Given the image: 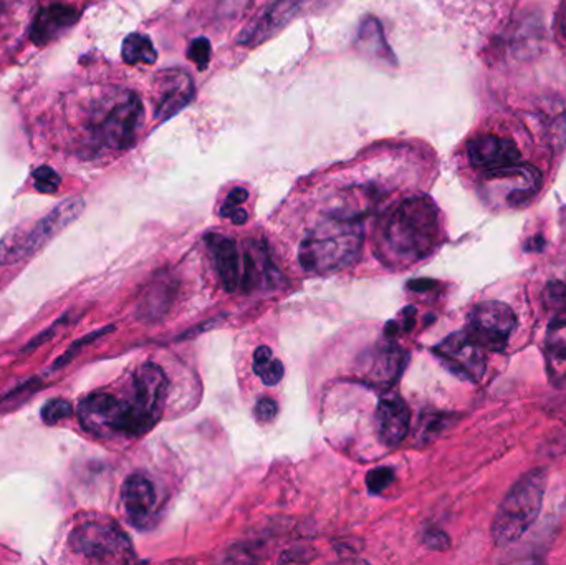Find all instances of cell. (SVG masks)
Wrapping results in <instances>:
<instances>
[{
    "instance_id": "obj_1",
    "label": "cell",
    "mask_w": 566,
    "mask_h": 565,
    "mask_svg": "<svg viewBox=\"0 0 566 565\" xmlns=\"http://www.w3.org/2000/svg\"><path fill=\"white\" fill-rule=\"evenodd\" d=\"M441 236L439 212L426 196L402 201L382 222L376 252L389 268H409L428 258Z\"/></svg>"
},
{
    "instance_id": "obj_2",
    "label": "cell",
    "mask_w": 566,
    "mask_h": 565,
    "mask_svg": "<svg viewBox=\"0 0 566 565\" xmlns=\"http://www.w3.org/2000/svg\"><path fill=\"white\" fill-rule=\"evenodd\" d=\"M363 239L365 231L358 219H325L300 244V264L310 274L343 271L359 258Z\"/></svg>"
},
{
    "instance_id": "obj_3",
    "label": "cell",
    "mask_w": 566,
    "mask_h": 565,
    "mask_svg": "<svg viewBox=\"0 0 566 565\" xmlns=\"http://www.w3.org/2000/svg\"><path fill=\"white\" fill-rule=\"evenodd\" d=\"M545 490H547L545 470L531 471L514 484L502 501L492 524V537L497 546L514 544L531 530L541 514Z\"/></svg>"
},
{
    "instance_id": "obj_4",
    "label": "cell",
    "mask_w": 566,
    "mask_h": 565,
    "mask_svg": "<svg viewBox=\"0 0 566 565\" xmlns=\"http://www.w3.org/2000/svg\"><path fill=\"white\" fill-rule=\"evenodd\" d=\"M82 199H66L62 205L56 206L49 216L40 219L33 228L25 229V231L15 229V231L9 232L0 241V264H15V262L35 254L53 236L72 224L82 215Z\"/></svg>"
},
{
    "instance_id": "obj_5",
    "label": "cell",
    "mask_w": 566,
    "mask_h": 565,
    "mask_svg": "<svg viewBox=\"0 0 566 565\" xmlns=\"http://www.w3.org/2000/svg\"><path fill=\"white\" fill-rule=\"evenodd\" d=\"M168 380L165 372L155 364H145L136 370L132 380V397L126 398L129 408V435H143L151 430L163 415Z\"/></svg>"
},
{
    "instance_id": "obj_6",
    "label": "cell",
    "mask_w": 566,
    "mask_h": 565,
    "mask_svg": "<svg viewBox=\"0 0 566 565\" xmlns=\"http://www.w3.org/2000/svg\"><path fill=\"white\" fill-rule=\"evenodd\" d=\"M484 175L489 198L502 208H517L534 198L542 188L541 171L522 163L492 169Z\"/></svg>"
},
{
    "instance_id": "obj_7",
    "label": "cell",
    "mask_w": 566,
    "mask_h": 565,
    "mask_svg": "<svg viewBox=\"0 0 566 565\" xmlns=\"http://www.w3.org/2000/svg\"><path fill=\"white\" fill-rule=\"evenodd\" d=\"M517 318L504 302L485 301L469 315L468 334L485 350L502 352L507 347Z\"/></svg>"
},
{
    "instance_id": "obj_8",
    "label": "cell",
    "mask_w": 566,
    "mask_h": 565,
    "mask_svg": "<svg viewBox=\"0 0 566 565\" xmlns=\"http://www.w3.org/2000/svg\"><path fill=\"white\" fill-rule=\"evenodd\" d=\"M80 421L85 430L102 437L128 435L129 411L125 398L106 391L88 395L80 405Z\"/></svg>"
},
{
    "instance_id": "obj_9",
    "label": "cell",
    "mask_w": 566,
    "mask_h": 565,
    "mask_svg": "<svg viewBox=\"0 0 566 565\" xmlns=\"http://www.w3.org/2000/svg\"><path fill=\"white\" fill-rule=\"evenodd\" d=\"M70 546L92 559H109V557L132 554L126 534L113 523H85L80 524L70 534Z\"/></svg>"
},
{
    "instance_id": "obj_10",
    "label": "cell",
    "mask_w": 566,
    "mask_h": 565,
    "mask_svg": "<svg viewBox=\"0 0 566 565\" xmlns=\"http://www.w3.org/2000/svg\"><path fill=\"white\" fill-rule=\"evenodd\" d=\"M434 354L452 374L464 380L479 381L484 377L485 367H488L485 348L468 332L449 335L434 348Z\"/></svg>"
},
{
    "instance_id": "obj_11",
    "label": "cell",
    "mask_w": 566,
    "mask_h": 565,
    "mask_svg": "<svg viewBox=\"0 0 566 565\" xmlns=\"http://www.w3.org/2000/svg\"><path fill=\"white\" fill-rule=\"evenodd\" d=\"M145 109L138 96L129 95L115 106L102 125V138L113 149H128L135 145Z\"/></svg>"
},
{
    "instance_id": "obj_12",
    "label": "cell",
    "mask_w": 566,
    "mask_h": 565,
    "mask_svg": "<svg viewBox=\"0 0 566 565\" xmlns=\"http://www.w3.org/2000/svg\"><path fill=\"white\" fill-rule=\"evenodd\" d=\"M469 159L482 171L505 168L521 163V151L511 138L497 135H481L469 143Z\"/></svg>"
},
{
    "instance_id": "obj_13",
    "label": "cell",
    "mask_w": 566,
    "mask_h": 565,
    "mask_svg": "<svg viewBox=\"0 0 566 565\" xmlns=\"http://www.w3.org/2000/svg\"><path fill=\"white\" fill-rule=\"evenodd\" d=\"M375 417L379 440L386 447H396L408 437L411 414L406 401L398 395H386L381 398Z\"/></svg>"
},
{
    "instance_id": "obj_14",
    "label": "cell",
    "mask_w": 566,
    "mask_h": 565,
    "mask_svg": "<svg viewBox=\"0 0 566 565\" xmlns=\"http://www.w3.org/2000/svg\"><path fill=\"white\" fill-rule=\"evenodd\" d=\"M123 504L133 526H148L151 524L156 504H158L155 484L145 474H132L126 478L123 484Z\"/></svg>"
},
{
    "instance_id": "obj_15",
    "label": "cell",
    "mask_w": 566,
    "mask_h": 565,
    "mask_svg": "<svg viewBox=\"0 0 566 565\" xmlns=\"http://www.w3.org/2000/svg\"><path fill=\"white\" fill-rule=\"evenodd\" d=\"M206 241H208L209 251L214 259L222 284L228 291L234 292L242 281L241 255H239L238 245L232 239L222 234H209Z\"/></svg>"
},
{
    "instance_id": "obj_16",
    "label": "cell",
    "mask_w": 566,
    "mask_h": 565,
    "mask_svg": "<svg viewBox=\"0 0 566 565\" xmlns=\"http://www.w3.org/2000/svg\"><path fill=\"white\" fill-rule=\"evenodd\" d=\"M305 0H274L262 13L259 22H255L251 29L245 33L242 43H261L262 40L268 39L269 35L275 30L282 29L290 19L295 17V13L302 9Z\"/></svg>"
},
{
    "instance_id": "obj_17",
    "label": "cell",
    "mask_w": 566,
    "mask_h": 565,
    "mask_svg": "<svg viewBox=\"0 0 566 565\" xmlns=\"http://www.w3.org/2000/svg\"><path fill=\"white\" fill-rule=\"evenodd\" d=\"M78 19V13L72 7L52 6L43 9L35 17L32 25V40L36 45H45L59 36L63 30L72 27Z\"/></svg>"
},
{
    "instance_id": "obj_18",
    "label": "cell",
    "mask_w": 566,
    "mask_h": 565,
    "mask_svg": "<svg viewBox=\"0 0 566 565\" xmlns=\"http://www.w3.org/2000/svg\"><path fill=\"white\" fill-rule=\"evenodd\" d=\"M405 352L389 344L379 348L368 368V378L378 387H391L405 370Z\"/></svg>"
},
{
    "instance_id": "obj_19",
    "label": "cell",
    "mask_w": 566,
    "mask_h": 565,
    "mask_svg": "<svg viewBox=\"0 0 566 565\" xmlns=\"http://www.w3.org/2000/svg\"><path fill=\"white\" fill-rule=\"evenodd\" d=\"M169 82H171V85L163 93L161 102H159L158 109H156L158 119H168L176 113L181 112L191 102L192 93H195V86L185 73H172V79Z\"/></svg>"
},
{
    "instance_id": "obj_20",
    "label": "cell",
    "mask_w": 566,
    "mask_h": 565,
    "mask_svg": "<svg viewBox=\"0 0 566 565\" xmlns=\"http://www.w3.org/2000/svg\"><path fill=\"white\" fill-rule=\"evenodd\" d=\"M359 52L366 56H375L378 60H385L389 63V60L395 59L392 56L391 49L386 43L385 35H382L381 23L376 19H366L365 22L359 27L358 39Z\"/></svg>"
},
{
    "instance_id": "obj_21",
    "label": "cell",
    "mask_w": 566,
    "mask_h": 565,
    "mask_svg": "<svg viewBox=\"0 0 566 565\" xmlns=\"http://www.w3.org/2000/svg\"><path fill=\"white\" fill-rule=\"evenodd\" d=\"M122 55L128 65H153L158 59V52H156L151 39L143 33H132L126 36L123 42Z\"/></svg>"
},
{
    "instance_id": "obj_22",
    "label": "cell",
    "mask_w": 566,
    "mask_h": 565,
    "mask_svg": "<svg viewBox=\"0 0 566 565\" xmlns=\"http://www.w3.org/2000/svg\"><path fill=\"white\" fill-rule=\"evenodd\" d=\"M254 372L261 378L262 384L268 385V387L277 385L282 380L283 374H285L282 362L275 358L274 352L269 347H261L255 350Z\"/></svg>"
},
{
    "instance_id": "obj_23",
    "label": "cell",
    "mask_w": 566,
    "mask_h": 565,
    "mask_svg": "<svg viewBox=\"0 0 566 565\" xmlns=\"http://www.w3.org/2000/svg\"><path fill=\"white\" fill-rule=\"evenodd\" d=\"M547 348L555 357L566 360V311L552 318L547 328Z\"/></svg>"
},
{
    "instance_id": "obj_24",
    "label": "cell",
    "mask_w": 566,
    "mask_h": 565,
    "mask_svg": "<svg viewBox=\"0 0 566 565\" xmlns=\"http://www.w3.org/2000/svg\"><path fill=\"white\" fill-rule=\"evenodd\" d=\"M248 191L244 188H235L229 192L228 199H226L224 206L221 208L222 218L231 219L234 224H244L248 222V212L241 208L248 199Z\"/></svg>"
},
{
    "instance_id": "obj_25",
    "label": "cell",
    "mask_w": 566,
    "mask_h": 565,
    "mask_svg": "<svg viewBox=\"0 0 566 565\" xmlns=\"http://www.w3.org/2000/svg\"><path fill=\"white\" fill-rule=\"evenodd\" d=\"M72 414L73 408L69 401L55 398V400L46 401L42 410V418L46 425H55L59 421L65 420V418L72 417Z\"/></svg>"
},
{
    "instance_id": "obj_26",
    "label": "cell",
    "mask_w": 566,
    "mask_h": 565,
    "mask_svg": "<svg viewBox=\"0 0 566 565\" xmlns=\"http://www.w3.org/2000/svg\"><path fill=\"white\" fill-rule=\"evenodd\" d=\"M33 181H35L36 191L43 195H52L59 189L60 176L49 166H42L33 172Z\"/></svg>"
},
{
    "instance_id": "obj_27",
    "label": "cell",
    "mask_w": 566,
    "mask_h": 565,
    "mask_svg": "<svg viewBox=\"0 0 566 565\" xmlns=\"http://www.w3.org/2000/svg\"><path fill=\"white\" fill-rule=\"evenodd\" d=\"M211 43L208 39L192 40L188 49L189 60H192L199 70L208 69L209 62H211Z\"/></svg>"
},
{
    "instance_id": "obj_28",
    "label": "cell",
    "mask_w": 566,
    "mask_h": 565,
    "mask_svg": "<svg viewBox=\"0 0 566 565\" xmlns=\"http://www.w3.org/2000/svg\"><path fill=\"white\" fill-rule=\"evenodd\" d=\"M392 481H395V471L391 468H376V470L369 471L368 477H366V484H368V490L373 494L382 493Z\"/></svg>"
},
{
    "instance_id": "obj_29",
    "label": "cell",
    "mask_w": 566,
    "mask_h": 565,
    "mask_svg": "<svg viewBox=\"0 0 566 565\" xmlns=\"http://www.w3.org/2000/svg\"><path fill=\"white\" fill-rule=\"evenodd\" d=\"M545 299L552 307L558 311H566V278L560 281L551 282L545 292Z\"/></svg>"
},
{
    "instance_id": "obj_30",
    "label": "cell",
    "mask_w": 566,
    "mask_h": 565,
    "mask_svg": "<svg viewBox=\"0 0 566 565\" xmlns=\"http://www.w3.org/2000/svg\"><path fill=\"white\" fill-rule=\"evenodd\" d=\"M279 407L272 398H262L255 407V417L261 421H272L277 417Z\"/></svg>"
},
{
    "instance_id": "obj_31",
    "label": "cell",
    "mask_w": 566,
    "mask_h": 565,
    "mask_svg": "<svg viewBox=\"0 0 566 565\" xmlns=\"http://www.w3.org/2000/svg\"><path fill=\"white\" fill-rule=\"evenodd\" d=\"M426 544L431 550H444L448 546V537L439 531H431V533L426 534Z\"/></svg>"
},
{
    "instance_id": "obj_32",
    "label": "cell",
    "mask_w": 566,
    "mask_h": 565,
    "mask_svg": "<svg viewBox=\"0 0 566 565\" xmlns=\"http://www.w3.org/2000/svg\"><path fill=\"white\" fill-rule=\"evenodd\" d=\"M560 27H562V32H564V35L566 36V10L564 12V15H562Z\"/></svg>"
},
{
    "instance_id": "obj_33",
    "label": "cell",
    "mask_w": 566,
    "mask_h": 565,
    "mask_svg": "<svg viewBox=\"0 0 566 565\" xmlns=\"http://www.w3.org/2000/svg\"><path fill=\"white\" fill-rule=\"evenodd\" d=\"M0 15H2V3H0Z\"/></svg>"
}]
</instances>
